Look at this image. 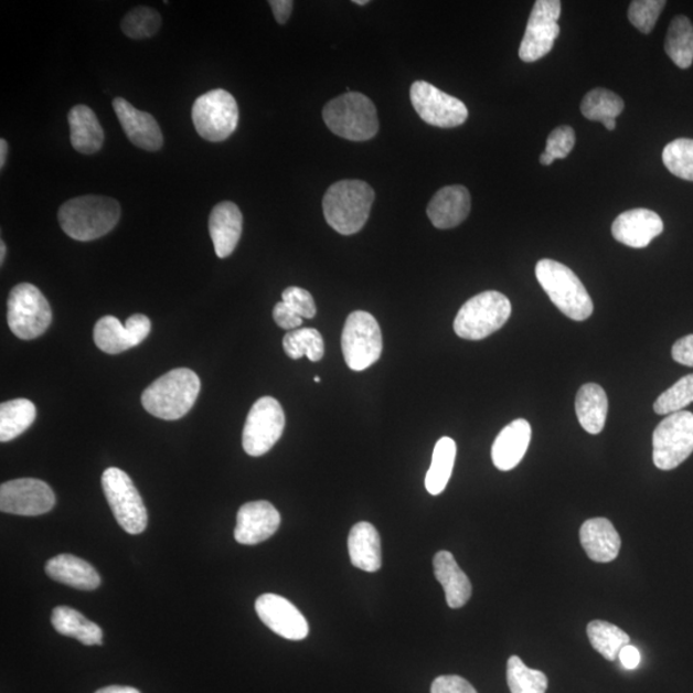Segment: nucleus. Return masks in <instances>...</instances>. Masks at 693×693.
Here are the masks:
<instances>
[{
	"label": "nucleus",
	"mask_w": 693,
	"mask_h": 693,
	"mask_svg": "<svg viewBox=\"0 0 693 693\" xmlns=\"http://www.w3.org/2000/svg\"><path fill=\"white\" fill-rule=\"evenodd\" d=\"M120 216V203L102 195L77 196L58 211L62 231L78 242L96 241L113 232Z\"/></svg>",
	"instance_id": "nucleus-1"
},
{
	"label": "nucleus",
	"mask_w": 693,
	"mask_h": 693,
	"mask_svg": "<svg viewBox=\"0 0 693 693\" xmlns=\"http://www.w3.org/2000/svg\"><path fill=\"white\" fill-rule=\"evenodd\" d=\"M201 392L193 370L173 369L153 382L141 395L147 412L162 420H178L191 412Z\"/></svg>",
	"instance_id": "nucleus-2"
},
{
	"label": "nucleus",
	"mask_w": 693,
	"mask_h": 693,
	"mask_svg": "<svg viewBox=\"0 0 693 693\" xmlns=\"http://www.w3.org/2000/svg\"><path fill=\"white\" fill-rule=\"evenodd\" d=\"M374 200V189L365 181L341 180L328 189L322 210L337 233L352 235L365 226Z\"/></svg>",
	"instance_id": "nucleus-3"
},
{
	"label": "nucleus",
	"mask_w": 693,
	"mask_h": 693,
	"mask_svg": "<svg viewBox=\"0 0 693 693\" xmlns=\"http://www.w3.org/2000/svg\"><path fill=\"white\" fill-rule=\"evenodd\" d=\"M535 277L551 301L569 319L585 321L593 314V298L568 266L554 259H541L535 266Z\"/></svg>",
	"instance_id": "nucleus-4"
},
{
	"label": "nucleus",
	"mask_w": 693,
	"mask_h": 693,
	"mask_svg": "<svg viewBox=\"0 0 693 693\" xmlns=\"http://www.w3.org/2000/svg\"><path fill=\"white\" fill-rule=\"evenodd\" d=\"M322 118L335 136L351 141L373 139L380 131L376 107L361 93L349 92L330 100Z\"/></svg>",
	"instance_id": "nucleus-5"
},
{
	"label": "nucleus",
	"mask_w": 693,
	"mask_h": 693,
	"mask_svg": "<svg viewBox=\"0 0 693 693\" xmlns=\"http://www.w3.org/2000/svg\"><path fill=\"white\" fill-rule=\"evenodd\" d=\"M511 310L505 295L495 290L483 291L470 298L456 314L455 333L462 340H484L507 324Z\"/></svg>",
	"instance_id": "nucleus-6"
},
{
	"label": "nucleus",
	"mask_w": 693,
	"mask_h": 693,
	"mask_svg": "<svg viewBox=\"0 0 693 693\" xmlns=\"http://www.w3.org/2000/svg\"><path fill=\"white\" fill-rule=\"evenodd\" d=\"M8 326L20 340H35L52 322V309L39 288L30 282L15 286L8 297Z\"/></svg>",
	"instance_id": "nucleus-7"
},
{
	"label": "nucleus",
	"mask_w": 693,
	"mask_h": 693,
	"mask_svg": "<svg viewBox=\"0 0 693 693\" xmlns=\"http://www.w3.org/2000/svg\"><path fill=\"white\" fill-rule=\"evenodd\" d=\"M342 351L345 364L354 372H362L381 359L382 330L373 314L365 311L350 314L343 328Z\"/></svg>",
	"instance_id": "nucleus-8"
},
{
	"label": "nucleus",
	"mask_w": 693,
	"mask_h": 693,
	"mask_svg": "<svg viewBox=\"0 0 693 693\" xmlns=\"http://www.w3.org/2000/svg\"><path fill=\"white\" fill-rule=\"evenodd\" d=\"M102 488L122 530L129 534L143 533L148 524L147 509L131 478L121 469L109 468L102 476Z\"/></svg>",
	"instance_id": "nucleus-9"
},
{
	"label": "nucleus",
	"mask_w": 693,
	"mask_h": 693,
	"mask_svg": "<svg viewBox=\"0 0 693 693\" xmlns=\"http://www.w3.org/2000/svg\"><path fill=\"white\" fill-rule=\"evenodd\" d=\"M196 132L209 141H224L239 122V108L235 98L224 89L211 90L196 98L192 109Z\"/></svg>",
	"instance_id": "nucleus-10"
},
{
	"label": "nucleus",
	"mask_w": 693,
	"mask_h": 693,
	"mask_svg": "<svg viewBox=\"0 0 693 693\" xmlns=\"http://www.w3.org/2000/svg\"><path fill=\"white\" fill-rule=\"evenodd\" d=\"M652 459L660 470H673L693 452V414L674 413L665 417L652 437Z\"/></svg>",
	"instance_id": "nucleus-11"
},
{
	"label": "nucleus",
	"mask_w": 693,
	"mask_h": 693,
	"mask_svg": "<svg viewBox=\"0 0 693 693\" xmlns=\"http://www.w3.org/2000/svg\"><path fill=\"white\" fill-rule=\"evenodd\" d=\"M286 428V414L277 399L266 396L252 406L243 429V448L259 458L277 445Z\"/></svg>",
	"instance_id": "nucleus-12"
},
{
	"label": "nucleus",
	"mask_w": 693,
	"mask_h": 693,
	"mask_svg": "<svg viewBox=\"0 0 693 693\" xmlns=\"http://www.w3.org/2000/svg\"><path fill=\"white\" fill-rule=\"evenodd\" d=\"M562 2L558 0H537L527 20L525 34L520 44L519 57L523 62L539 61L553 51L561 26Z\"/></svg>",
	"instance_id": "nucleus-13"
},
{
	"label": "nucleus",
	"mask_w": 693,
	"mask_h": 693,
	"mask_svg": "<svg viewBox=\"0 0 693 693\" xmlns=\"http://www.w3.org/2000/svg\"><path fill=\"white\" fill-rule=\"evenodd\" d=\"M413 107L423 121L437 128L451 129L468 120L463 102L427 82H416L409 89Z\"/></svg>",
	"instance_id": "nucleus-14"
},
{
	"label": "nucleus",
	"mask_w": 693,
	"mask_h": 693,
	"mask_svg": "<svg viewBox=\"0 0 693 693\" xmlns=\"http://www.w3.org/2000/svg\"><path fill=\"white\" fill-rule=\"evenodd\" d=\"M56 505V495L43 480L22 478L0 487V510L7 514L38 516L50 513Z\"/></svg>",
	"instance_id": "nucleus-15"
},
{
	"label": "nucleus",
	"mask_w": 693,
	"mask_h": 693,
	"mask_svg": "<svg viewBox=\"0 0 693 693\" xmlns=\"http://www.w3.org/2000/svg\"><path fill=\"white\" fill-rule=\"evenodd\" d=\"M255 608L264 625L287 640L301 641L309 635V623L303 614L285 597L265 594L257 598Z\"/></svg>",
	"instance_id": "nucleus-16"
},
{
	"label": "nucleus",
	"mask_w": 693,
	"mask_h": 693,
	"mask_svg": "<svg viewBox=\"0 0 693 693\" xmlns=\"http://www.w3.org/2000/svg\"><path fill=\"white\" fill-rule=\"evenodd\" d=\"M279 511L267 501H254L243 505L236 516L234 539L241 545H257L273 537L279 530Z\"/></svg>",
	"instance_id": "nucleus-17"
},
{
	"label": "nucleus",
	"mask_w": 693,
	"mask_h": 693,
	"mask_svg": "<svg viewBox=\"0 0 693 693\" xmlns=\"http://www.w3.org/2000/svg\"><path fill=\"white\" fill-rule=\"evenodd\" d=\"M664 231L663 220L651 210L636 209L620 214L611 233L619 243L632 248L648 247Z\"/></svg>",
	"instance_id": "nucleus-18"
},
{
	"label": "nucleus",
	"mask_w": 693,
	"mask_h": 693,
	"mask_svg": "<svg viewBox=\"0 0 693 693\" xmlns=\"http://www.w3.org/2000/svg\"><path fill=\"white\" fill-rule=\"evenodd\" d=\"M114 109L120 121L126 137L132 145L146 151H160L163 146V136L156 118L129 104L124 98L114 99Z\"/></svg>",
	"instance_id": "nucleus-19"
},
{
	"label": "nucleus",
	"mask_w": 693,
	"mask_h": 693,
	"mask_svg": "<svg viewBox=\"0 0 693 693\" xmlns=\"http://www.w3.org/2000/svg\"><path fill=\"white\" fill-rule=\"evenodd\" d=\"M471 199L467 188L450 185L439 189L427 209L428 217L437 230H452L467 220Z\"/></svg>",
	"instance_id": "nucleus-20"
},
{
	"label": "nucleus",
	"mask_w": 693,
	"mask_h": 693,
	"mask_svg": "<svg viewBox=\"0 0 693 693\" xmlns=\"http://www.w3.org/2000/svg\"><path fill=\"white\" fill-rule=\"evenodd\" d=\"M209 230L217 257H230L238 246L243 232V215L233 202L216 204L211 211Z\"/></svg>",
	"instance_id": "nucleus-21"
},
{
	"label": "nucleus",
	"mask_w": 693,
	"mask_h": 693,
	"mask_svg": "<svg viewBox=\"0 0 693 693\" xmlns=\"http://www.w3.org/2000/svg\"><path fill=\"white\" fill-rule=\"evenodd\" d=\"M579 537L590 561L606 564L616 561L619 555L620 535L608 519L587 520L580 527Z\"/></svg>",
	"instance_id": "nucleus-22"
},
{
	"label": "nucleus",
	"mask_w": 693,
	"mask_h": 693,
	"mask_svg": "<svg viewBox=\"0 0 693 693\" xmlns=\"http://www.w3.org/2000/svg\"><path fill=\"white\" fill-rule=\"evenodd\" d=\"M532 438L531 424L518 419L503 428L492 446V461L501 471L513 470L523 460Z\"/></svg>",
	"instance_id": "nucleus-23"
},
{
	"label": "nucleus",
	"mask_w": 693,
	"mask_h": 693,
	"mask_svg": "<svg viewBox=\"0 0 693 693\" xmlns=\"http://www.w3.org/2000/svg\"><path fill=\"white\" fill-rule=\"evenodd\" d=\"M433 566L437 580L445 589L447 605L451 609H460L467 605L472 593L471 583L456 563L454 555L448 551H439Z\"/></svg>",
	"instance_id": "nucleus-24"
},
{
	"label": "nucleus",
	"mask_w": 693,
	"mask_h": 693,
	"mask_svg": "<svg viewBox=\"0 0 693 693\" xmlns=\"http://www.w3.org/2000/svg\"><path fill=\"white\" fill-rule=\"evenodd\" d=\"M381 535L367 522L352 526L349 535V553L354 568L375 573L382 568Z\"/></svg>",
	"instance_id": "nucleus-25"
},
{
	"label": "nucleus",
	"mask_w": 693,
	"mask_h": 693,
	"mask_svg": "<svg viewBox=\"0 0 693 693\" xmlns=\"http://www.w3.org/2000/svg\"><path fill=\"white\" fill-rule=\"evenodd\" d=\"M45 573L52 579L76 589L93 590L100 585L98 572L88 562L68 554L51 558L45 564Z\"/></svg>",
	"instance_id": "nucleus-26"
},
{
	"label": "nucleus",
	"mask_w": 693,
	"mask_h": 693,
	"mask_svg": "<svg viewBox=\"0 0 693 693\" xmlns=\"http://www.w3.org/2000/svg\"><path fill=\"white\" fill-rule=\"evenodd\" d=\"M71 145L77 152L93 154L105 143V131L88 106H75L68 114Z\"/></svg>",
	"instance_id": "nucleus-27"
},
{
	"label": "nucleus",
	"mask_w": 693,
	"mask_h": 693,
	"mask_svg": "<svg viewBox=\"0 0 693 693\" xmlns=\"http://www.w3.org/2000/svg\"><path fill=\"white\" fill-rule=\"evenodd\" d=\"M608 409V396L600 385L588 383L580 387L577 393L576 412L582 428L589 435L603 431Z\"/></svg>",
	"instance_id": "nucleus-28"
},
{
	"label": "nucleus",
	"mask_w": 693,
	"mask_h": 693,
	"mask_svg": "<svg viewBox=\"0 0 693 693\" xmlns=\"http://www.w3.org/2000/svg\"><path fill=\"white\" fill-rule=\"evenodd\" d=\"M52 625L62 636L76 638L85 646L102 644L104 632L98 625L68 606H57L52 612Z\"/></svg>",
	"instance_id": "nucleus-29"
},
{
	"label": "nucleus",
	"mask_w": 693,
	"mask_h": 693,
	"mask_svg": "<svg viewBox=\"0 0 693 693\" xmlns=\"http://www.w3.org/2000/svg\"><path fill=\"white\" fill-rule=\"evenodd\" d=\"M623 109V99L618 94L603 88L588 92L580 105V113L587 120L601 122L610 131L617 128L616 118Z\"/></svg>",
	"instance_id": "nucleus-30"
},
{
	"label": "nucleus",
	"mask_w": 693,
	"mask_h": 693,
	"mask_svg": "<svg viewBox=\"0 0 693 693\" xmlns=\"http://www.w3.org/2000/svg\"><path fill=\"white\" fill-rule=\"evenodd\" d=\"M36 419V407L26 398L0 405V440L10 443L25 433Z\"/></svg>",
	"instance_id": "nucleus-31"
},
{
	"label": "nucleus",
	"mask_w": 693,
	"mask_h": 693,
	"mask_svg": "<svg viewBox=\"0 0 693 693\" xmlns=\"http://www.w3.org/2000/svg\"><path fill=\"white\" fill-rule=\"evenodd\" d=\"M455 440L452 438H440L433 451L430 468L425 477V488L433 495H438L446 490L452 476L456 459Z\"/></svg>",
	"instance_id": "nucleus-32"
},
{
	"label": "nucleus",
	"mask_w": 693,
	"mask_h": 693,
	"mask_svg": "<svg viewBox=\"0 0 693 693\" xmlns=\"http://www.w3.org/2000/svg\"><path fill=\"white\" fill-rule=\"evenodd\" d=\"M665 52L680 68H689L693 62V25L686 15H675L669 26Z\"/></svg>",
	"instance_id": "nucleus-33"
},
{
	"label": "nucleus",
	"mask_w": 693,
	"mask_h": 693,
	"mask_svg": "<svg viewBox=\"0 0 693 693\" xmlns=\"http://www.w3.org/2000/svg\"><path fill=\"white\" fill-rule=\"evenodd\" d=\"M587 636L593 648L609 661H616L621 649L631 642V638L623 629L604 620L590 621L587 626Z\"/></svg>",
	"instance_id": "nucleus-34"
},
{
	"label": "nucleus",
	"mask_w": 693,
	"mask_h": 693,
	"mask_svg": "<svg viewBox=\"0 0 693 693\" xmlns=\"http://www.w3.org/2000/svg\"><path fill=\"white\" fill-rule=\"evenodd\" d=\"M282 349L290 359L299 360L303 356L312 362L324 358L326 344L319 330L312 328L291 330L282 340Z\"/></svg>",
	"instance_id": "nucleus-35"
},
{
	"label": "nucleus",
	"mask_w": 693,
	"mask_h": 693,
	"mask_svg": "<svg viewBox=\"0 0 693 693\" xmlns=\"http://www.w3.org/2000/svg\"><path fill=\"white\" fill-rule=\"evenodd\" d=\"M94 342L98 349L108 354H118L136 346L128 328L115 317H105L94 328Z\"/></svg>",
	"instance_id": "nucleus-36"
},
{
	"label": "nucleus",
	"mask_w": 693,
	"mask_h": 693,
	"mask_svg": "<svg viewBox=\"0 0 693 693\" xmlns=\"http://www.w3.org/2000/svg\"><path fill=\"white\" fill-rule=\"evenodd\" d=\"M507 675L511 693H546L547 691L546 674L527 668L519 657L509 659Z\"/></svg>",
	"instance_id": "nucleus-37"
},
{
	"label": "nucleus",
	"mask_w": 693,
	"mask_h": 693,
	"mask_svg": "<svg viewBox=\"0 0 693 693\" xmlns=\"http://www.w3.org/2000/svg\"><path fill=\"white\" fill-rule=\"evenodd\" d=\"M160 28V13L149 7L134 8L132 11L125 15L121 22L124 34L134 39V41H143V39L152 38Z\"/></svg>",
	"instance_id": "nucleus-38"
},
{
	"label": "nucleus",
	"mask_w": 693,
	"mask_h": 693,
	"mask_svg": "<svg viewBox=\"0 0 693 693\" xmlns=\"http://www.w3.org/2000/svg\"><path fill=\"white\" fill-rule=\"evenodd\" d=\"M665 168L676 178L693 181V139H675L664 148Z\"/></svg>",
	"instance_id": "nucleus-39"
},
{
	"label": "nucleus",
	"mask_w": 693,
	"mask_h": 693,
	"mask_svg": "<svg viewBox=\"0 0 693 693\" xmlns=\"http://www.w3.org/2000/svg\"><path fill=\"white\" fill-rule=\"evenodd\" d=\"M693 403V374L683 376L673 387L661 393L657 403L653 404V412L658 415H669L683 412Z\"/></svg>",
	"instance_id": "nucleus-40"
},
{
	"label": "nucleus",
	"mask_w": 693,
	"mask_h": 693,
	"mask_svg": "<svg viewBox=\"0 0 693 693\" xmlns=\"http://www.w3.org/2000/svg\"><path fill=\"white\" fill-rule=\"evenodd\" d=\"M665 6L664 0H635L629 6L628 19L642 34H650Z\"/></svg>",
	"instance_id": "nucleus-41"
},
{
	"label": "nucleus",
	"mask_w": 693,
	"mask_h": 693,
	"mask_svg": "<svg viewBox=\"0 0 693 693\" xmlns=\"http://www.w3.org/2000/svg\"><path fill=\"white\" fill-rule=\"evenodd\" d=\"M576 146V132L571 126H558L554 131H551L547 141L545 152L553 157L554 160L566 159Z\"/></svg>",
	"instance_id": "nucleus-42"
},
{
	"label": "nucleus",
	"mask_w": 693,
	"mask_h": 693,
	"mask_svg": "<svg viewBox=\"0 0 693 693\" xmlns=\"http://www.w3.org/2000/svg\"><path fill=\"white\" fill-rule=\"evenodd\" d=\"M281 298L282 302L290 307L298 317L302 319H313L317 317V305H314L309 290L289 287L282 291Z\"/></svg>",
	"instance_id": "nucleus-43"
},
{
	"label": "nucleus",
	"mask_w": 693,
	"mask_h": 693,
	"mask_svg": "<svg viewBox=\"0 0 693 693\" xmlns=\"http://www.w3.org/2000/svg\"><path fill=\"white\" fill-rule=\"evenodd\" d=\"M430 693H478L459 675H440L431 683Z\"/></svg>",
	"instance_id": "nucleus-44"
},
{
	"label": "nucleus",
	"mask_w": 693,
	"mask_h": 693,
	"mask_svg": "<svg viewBox=\"0 0 693 693\" xmlns=\"http://www.w3.org/2000/svg\"><path fill=\"white\" fill-rule=\"evenodd\" d=\"M125 327L128 328L134 344L139 345L151 333L152 324L143 313L132 314L125 322Z\"/></svg>",
	"instance_id": "nucleus-45"
},
{
	"label": "nucleus",
	"mask_w": 693,
	"mask_h": 693,
	"mask_svg": "<svg viewBox=\"0 0 693 693\" xmlns=\"http://www.w3.org/2000/svg\"><path fill=\"white\" fill-rule=\"evenodd\" d=\"M273 317L275 322H277L281 329L286 330H296L302 326L303 321L301 317H298V314L282 301L275 305Z\"/></svg>",
	"instance_id": "nucleus-46"
},
{
	"label": "nucleus",
	"mask_w": 693,
	"mask_h": 693,
	"mask_svg": "<svg viewBox=\"0 0 693 693\" xmlns=\"http://www.w3.org/2000/svg\"><path fill=\"white\" fill-rule=\"evenodd\" d=\"M672 356L679 364L693 367V334L683 337L674 343Z\"/></svg>",
	"instance_id": "nucleus-47"
},
{
	"label": "nucleus",
	"mask_w": 693,
	"mask_h": 693,
	"mask_svg": "<svg viewBox=\"0 0 693 693\" xmlns=\"http://www.w3.org/2000/svg\"><path fill=\"white\" fill-rule=\"evenodd\" d=\"M269 4L275 20H277L280 25H285L290 18L291 11H294V2H290V0H271Z\"/></svg>",
	"instance_id": "nucleus-48"
},
{
	"label": "nucleus",
	"mask_w": 693,
	"mask_h": 693,
	"mask_svg": "<svg viewBox=\"0 0 693 693\" xmlns=\"http://www.w3.org/2000/svg\"><path fill=\"white\" fill-rule=\"evenodd\" d=\"M621 664L626 669H636L641 663V653L632 644H627L619 653Z\"/></svg>",
	"instance_id": "nucleus-49"
},
{
	"label": "nucleus",
	"mask_w": 693,
	"mask_h": 693,
	"mask_svg": "<svg viewBox=\"0 0 693 693\" xmlns=\"http://www.w3.org/2000/svg\"><path fill=\"white\" fill-rule=\"evenodd\" d=\"M96 693H140L138 690L125 686H109L98 690Z\"/></svg>",
	"instance_id": "nucleus-50"
},
{
	"label": "nucleus",
	"mask_w": 693,
	"mask_h": 693,
	"mask_svg": "<svg viewBox=\"0 0 693 693\" xmlns=\"http://www.w3.org/2000/svg\"><path fill=\"white\" fill-rule=\"evenodd\" d=\"M8 156V143L6 139L0 140V168H4Z\"/></svg>",
	"instance_id": "nucleus-51"
},
{
	"label": "nucleus",
	"mask_w": 693,
	"mask_h": 693,
	"mask_svg": "<svg viewBox=\"0 0 693 693\" xmlns=\"http://www.w3.org/2000/svg\"><path fill=\"white\" fill-rule=\"evenodd\" d=\"M554 161L555 160L553 159V157H551L546 152H543L540 157V162L543 164V167H548V164L553 163Z\"/></svg>",
	"instance_id": "nucleus-52"
},
{
	"label": "nucleus",
	"mask_w": 693,
	"mask_h": 693,
	"mask_svg": "<svg viewBox=\"0 0 693 693\" xmlns=\"http://www.w3.org/2000/svg\"><path fill=\"white\" fill-rule=\"evenodd\" d=\"M7 254V247L4 241L0 242V264L3 265Z\"/></svg>",
	"instance_id": "nucleus-53"
},
{
	"label": "nucleus",
	"mask_w": 693,
	"mask_h": 693,
	"mask_svg": "<svg viewBox=\"0 0 693 693\" xmlns=\"http://www.w3.org/2000/svg\"><path fill=\"white\" fill-rule=\"evenodd\" d=\"M353 3L358 6H366L369 2L367 0H354Z\"/></svg>",
	"instance_id": "nucleus-54"
},
{
	"label": "nucleus",
	"mask_w": 693,
	"mask_h": 693,
	"mask_svg": "<svg viewBox=\"0 0 693 693\" xmlns=\"http://www.w3.org/2000/svg\"><path fill=\"white\" fill-rule=\"evenodd\" d=\"M314 382L320 383L321 382L320 377L319 376H314Z\"/></svg>",
	"instance_id": "nucleus-55"
}]
</instances>
